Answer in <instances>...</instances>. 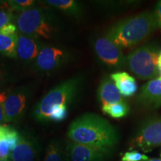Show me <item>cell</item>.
Instances as JSON below:
<instances>
[{
	"label": "cell",
	"instance_id": "1",
	"mask_svg": "<svg viewBox=\"0 0 161 161\" xmlns=\"http://www.w3.org/2000/svg\"><path fill=\"white\" fill-rule=\"evenodd\" d=\"M69 141L86 145L110 154L118 144L119 135L115 127L98 114H85L70 124Z\"/></svg>",
	"mask_w": 161,
	"mask_h": 161
},
{
	"label": "cell",
	"instance_id": "2",
	"mask_svg": "<svg viewBox=\"0 0 161 161\" xmlns=\"http://www.w3.org/2000/svg\"><path fill=\"white\" fill-rule=\"evenodd\" d=\"M158 28L154 12H143L120 20L104 36L120 49H128L144 40Z\"/></svg>",
	"mask_w": 161,
	"mask_h": 161
},
{
	"label": "cell",
	"instance_id": "3",
	"mask_svg": "<svg viewBox=\"0 0 161 161\" xmlns=\"http://www.w3.org/2000/svg\"><path fill=\"white\" fill-rule=\"evenodd\" d=\"M83 82V76H75L50 90L34 109L35 118L39 122H49V116L52 109L58 106L68 107L71 104L80 92Z\"/></svg>",
	"mask_w": 161,
	"mask_h": 161
},
{
	"label": "cell",
	"instance_id": "4",
	"mask_svg": "<svg viewBox=\"0 0 161 161\" xmlns=\"http://www.w3.org/2000/svg\"><path fill=\"white\" fill-rule=\"evenodd\" d=\"M15 23L20 34L38 40H49L56 32L52 17L41 8H31L24 10L17 15Z\"/></svg>",
	"mask_w": 161,
	"mask_h": 161
},
{
	"label": "cell",
	"instance_id": "5",
	"mask_svg": "<svg viewBox=\"0 0 161 161\" xmlns=\"http://www.w3.org/2000/svg\"><path fill=\"white\" fill-rule=\"evenodd\" d=\"M159 54L160 51L154 44L140 46L126 56L125 66L140 79H155L160 75L158 69Z\"/></svg>",
	"mask_w": 161,
	"mask_h": 161
},
{
	"label": "cell",
	"instance_id": "6",
	"mask_svg": "<svg viewBox=\"0 0 161 161\" xmlns=\"http://www.w3.org/2000/svg\"><path fill=\"white\" fill-rule=\"evenodd\" d=\"M161 146V116L154 115L141 122L130 140V149L149 152Z\"/></svg>",
	"mask_w": 161,
	"mask_h": 161
},
{
	"label": "cell",
	"instance_id": "7",
	"mask_svg": "<svg viewBox=\"0 0 161 161\" xmlns=\"http://www.w3.org/2000/svg\"><path fill=\"white\" fill-rule=\"evenodd\" d=\"M69 54L63 48L55 46H43L35 61L37 71L51 74L67 63Z\"/></svg>",
	"mask_w": 161,
	"mask_h": 161
},
{
	"label": "cell",
	"instance_id": "8",
	"mask_svg": "<svg viewBox=\"0 0 161 161\" xmlns=\"http://www.w3.org/2000/svg\"><path fill=\"white\" fill-rule=\"evenodd\" d=\"M93 48L98 59L109 68L116 70L125 66L126 57L122 49L105 36L97 38L93 43Z\"/></svg>",
	"mask_w": 161,
	"mask_h": 161
},
{
	"label": "cell",
	"instance_id": "9",
	"mask_svg": "<svg viewBox=\"0 0 161 161\" xmlns=\"http://www.w3.org/2000/svg\"><path fill=\"white\" fill-rule=\"evenodd\" d=\"M29 92L25 88H19L9 94L3 107L8 122H17L23 117L27 108Z\"/></svg>",
	"mask_w": 161,
	"mask_h": 161
},
{
	"label": "cell",
	"instance_id": "10",
	"mask_svg": "<svg viewBox=\"0 0 161 161\" xmlns=\"http://www.w3.org/2000/svg\"><path fill=\"white\" fill-rule=\"evenodd\" d=\"M40 145L35 136L27 133H19L17 146L11 152V161H38Z\"/></svg>",
	"mask_w": 161,
	"mask_h": 161
},
{
	"label": "cell",
	"instance_id": "11",
	"mask_svg": "<svg viewBox=\"0 0 161 161\" xmlns=\"http://www.w3.org/2000/svg\"><path fill=\"white\" fill-rule=\"evenodd\" d=\"M68 161H104L110 154L86 145L67 141L66 144Z\"/></svg>",
	"mask_w": 161,
	"mask_h": 161
},
{
	"label": "cell",
	"instance_id": "12",
	"mask_svg": "<svg viewBox=\"0 0 161 161\" xmlns=\"http://www.w3.org/2000/svg\"><path fill=\"white\" fill-rule=\"evenodd\" d=\"M138 106L147 109H157L161 107V80H151L141 87L136 98Z\"/></svg>",
	"mask_w": 161,
	"mask_h": 161
},
{
	"label": "cell",
	"instance_id": "13",
	"mask_svg": "<svg viewBox=\"0 0 161 161\" xmlns=\"http://www.w3.org/2000/svg\"><path fill=\"white\" fill-rule=\"evenodd\" d=\"M42 47L38 39L23 34L18 35L17 55L22 60L31 61L36 59Z\"/></svg>",
	"mask_w": 161,
	"mask_h": 161
},
{
	"label": "cell",
	"instance_id": "14",
	"mask_svg": "<svg viewBox=\"0 0 161 161\" xmlns=\"http://www.w3.org/2000/svg\"><path fill=\"white\" fill-rule=\"evenodd\" d=\"M97 98L102 107L124 101L123 97L110 76H104L101 80L98 88Z\"/></svg>",
	"mask_w": 161,
	"mask_h": 161
},
{
	"label": "cell",
	"instance_id": "15",
	"mask_svg": "<svg viewBox=\"0 0 161 161\" xmlns=\"http://www.w3.org/2000/svg\"><path fill=\"white\" fill-rule=\"evenodd\" d=\"M19 133L7 125H0V160H8L17 146Z\"/></svg>",
	"mask_w": 161,
	"mask_h": 161
},
{
	"label": "cell",
	"instance_id": "16",
	"mask_svg": "<svg viewBox=\"0 0 161 161\" xmlns=\"http://www.w3.org/2000/svg\"><path fill=\"white\" fill-rule=\"evenodd\" d=\"M122 97H130L138 90V84L135 78L128 72H116L110 75Z\"/></svg>",
	"mask_w": 161,
	"mask_h": 161
},
{
	"label": "cell",
	"instance_id": "17",
	"mask_svg": "<svg viewBox=\"0 0 161 161\" xmlns=\"http://www.w3.org/2000/svg\"><path fill=\"white\" fill-rule=\"evenodd\" d=\"M43 161H68L66 146L60 140H52L46 148Z\"/></svg>",
	"mask_w": 161,
	"mask_h": 161
},
{
	"label": "cell",
	"instance_id": "18",
	"mask_svg": "<svg viewBox=\"0 0 161 161\" xmlns=\"http://www.w3.org/2000/svg\"><path fill=\"white\" fill-rule=\"evenodd\" d=\"M46 3L68 15L76 18L81 16L82 9L80 5L74 0H48Z\"/></svg>",
	"mask_w": 161,
	"mask_h": 161
},
{
	"label": "cell",
	"instance_id": "19",
	"mask_svg": "<svg viewBox=\"0 0 161 161\" xmlns=\"http://www.w3.org/2000/svg\"><path fill=\"white\" fill-rule=\"evenodd\" d=\"M18 35H5L0 33V54L9 58H16Z\"/></svg>",
	"mask_w": 161,
	"mask_h": 161
},
{
	"label": "cell",
	"instance_id": "20",
	"mask_svg": "<svg viewBox=\"0 0 161 161\" xmlns=\"http://www.w3.org/2000/svg\"><path fill=\"white\" fill-rule=\"evenodd\" d=\"M102 110L103 113L109 115L110 117L119 119L128 115L129 112V107L125 101H122L116 104L102 106Z\"/></svg>",
	"mask_w": 161,
	"mask_h": 161
},
{
	"label": "cell",
	"instance_id": "21",
	"mask_svg": "<svg viewBox=\"0 0 161 161\" xmlns=\"http://www.w3.org/2000/svg\"><path fill=\"white\" fill-rule=\"evenodd\" d=\"M13 8L9 3H0V30L7 24L11 23L14 19Z\"/></svg>",
	"mask_w": 161,
	"mask_h": 161
},
{
	"label": "cell",
	"instance_id": "22",
	"mask_svg": "<svg viewBox=\"0 0 161 161\" xmlns=\"http://www.w3.org/2000/svg\"><path fill=\"white\" fill-rule=\"evenodd\" d=\"M68 116L67 106H58L52 109L49 116V122H60L65 120Z\"/></svg>",
	"mask_w": 161,
	"mask_h": 161
},
{
	"label": "cell",
	"instance_id": "23",
	"mask_svg": "<svg viewBox=\"0 0 161 161\" xmlns=\"http://www.w3.org/2000/svg\"><path fill=\"white\" fill-rule=\"evenodd\" d=\"M148 158L136 150H131L124 153L121 161H146Z\"/></svg>",
	"mask_w": 161,
	"mask_h": 161
},
{
	"label": "cell",
	"instance_id": "24",
	"mask_svg": "<svg viewBox=\"0 0 161 161\" xmlns=\"http://www.w3.org/2000/svg\"><path fill=\"white\" fill-rule=\"evenodd\" d=\"M8 3L14 11L18 10L21 12L24 10L31 8V6L35 4V1L33 0H14V1H9Z\"/></svg>",
	"mask_w": 161,
	"mask_h": 161
},
{
	"label": "cell",
	"instance_id": "25",
	"mask_svg": "<svg viewBox=\"0 0 161 161\" xmlns=\"http://www.w3.org/2000/svg\"><path fill=\"white\" fill-rule=\"evenodd\" d=\"M0 33L3 34L5 35H13L17 34V28L15 24L9 23L7 24L5 26L0 30Z\"/></svg>",
	"mask_w": 161,
	"mask_h": 161
},
{
	"label": "cell",
	"instance_id": "26",
	"mask_svg": "<svg viewBox=\"0 0 161 161\" xmlns=\"http://www.w3.org/2000/svg\"><path fill=\"white\" fill-rule=\"evenodd\" d=\"M154 12V14L155 16L157 22L158 23L159 27H161V1H159L157 3V5L155 7V9Z\"/></svg>",
	"mask_w": 161,
	"mask_h": 161
},
{
	"label": "cell",
	"instance_id": "27",
	"mask_svg": "<svg viewBox=\"0 0 161 161\" xmlns=\"http://www.w3.org/2000/svg\"><path fill=\"white\" fill-rule=\"evenodd\" d=\"M8 122L7 118H6L5 110H4L3 104L0 103V125Z\"/></svg>",
	"mask_w": 161,
	"mask_h": 161
},
{
	"label": "cell",
	"instance_id": "28",
	"mask_svg": "<svg viewBox=\"0 0 161 161\" xmlns=\"http://www.w3.org/2000/svg\"><path fill=\"white\" fill-rule=\"evenodd\" d=\"M158 69L161 72V50L160 51V54H159L158 58Z\"/></svg>",
	"mask_w": 161,
	"mask_h": 161
},
{
	"label": "cell",
	"instance_id": "29",
	"mask_svg": "<svg viewBox=\"0 0 161 161\" xmlns=\"http://www.w3.org/2000/svg\"><path fill=\"white\" fill-rule=\"evenodd\" d=\"M3 73L0 72V89H1L2 85H3Z\"/></svg>",
	"mask_w": 161,
	"mask_h": 161
},
{
	"label": "cell",
	"instance_id": "30",
	"mask_svg": "<svg viewBox=\"0 0 161 161\" xmlns=\"http://www.w3.org/2000/svg\"><path fill=\"white\" fill-rule=\"evenodd\" d=\"M146 161H161V159H158V158H148Z\"/></svg>",
	"mask_w": 161,
	"mask_h": 161
},
{
	"label": "cell",
	"instance_id": "31",
	"mask_svg": "<svg viewBox=\"0 0 161 161\" xmlns=\"http://www.w3.org/2000/svg\"><path fill=\"white\" fill-rule=\"evenodd\" d=\"M158 78H159V79H160V80H161V74H160V75H159V77H158Z\"/></svg>",
	"mask_w": 161,
	"mask_h": 161
},
{
	"label": "cell",
	"instance_id": "32",
	"mask_svg": "<svg viewBox=\"0 0 161 161\" xmlns=\"http://www.w3.org/2000/svg\"><path fill=\"white\" fill-rule=\"evenodd\" d=\"M0 161H11V160H9V159H8V160H0Z\"/></svg>",
	"mask_w": 161,
	"mask_h": 161
},
{
	"label": "cell",
	"instance_id": "33",
	"mask_svg": "<svg viewBox=\"0 0 161 161\" xmlns=\"http://www.w3.org/2000/svg\"><path fill=\"white\" fill-rule=\"evenodd\" d=\"M160 157H161V154H160Z\"/></svg>",
	"mask_w": 161,
	"mask_h": 161
}]
</instances>
